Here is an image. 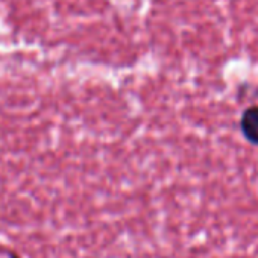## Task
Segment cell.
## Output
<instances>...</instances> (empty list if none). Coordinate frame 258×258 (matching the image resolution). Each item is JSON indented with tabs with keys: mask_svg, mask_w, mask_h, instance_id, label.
Wrapping results in <instances>:
<instances>
[{
	"mask_svg": "<svg viewBox=\"0 0 258 258\" xmlns=\"http://www.w3.org/2000/svg\"><path fill=\"white\" fill-rule=\"evenodd\" d=\"M240 127L246 140L258 146V106H250L243 112Z\"/></svg>",
	"mask_w": 258,
	"mask_h": 258,
	"instance_id": "6da1fadb",
	"label": "cell"
}]
</instances>
